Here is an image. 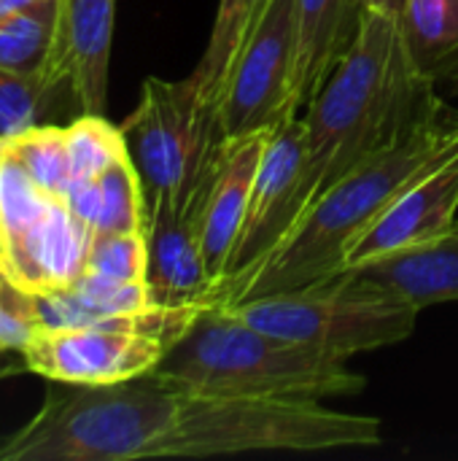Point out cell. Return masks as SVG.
Wrapping results in <instances>:
<instances>
[{
  "mask_svg": "<svg viewBox=\"0 0 458 461\" xmlns=\"http://www.w3.org/2000/svg\"><path fill=\"white\" fill-rule=\"evenodd\" d=\"M456 151L458 108L427 92L410 119L381 149L351 167L305 211L238 303L300 289L346 270L351 251L381 216Z\"/></svg>",
  "mask_w": 458,
  "mask_h": 461,
  "instance_id": "6da1fadb",
  "label": "cell"
},
{
  "mask_svg": "<svg viewBox=\"0 0 458 461\" xmlns=\"http://www.w3.org/2000/svg\"><path fill=\"white\" fill-rule=\"evenodd\" d=\"M427 92L432 84H424L408 62L400 16L362 11L354 43L302 111L297 221L332 184L381 149Z\"/></svg>",
  "mask_w": 458,
  "mask_h": 461,
  "instance_id": "7a4b0ae2",
  "label": "cell"
},
{
  "mask_svg": "<svg viewBox=\"0 0 458 461\" xmlns=\"http://www.w3.org/2000/svg\"><path fill=\"white\" fill-rule=\"evenodd\" d=\"M151 373L184 392L246 400L324 402L367 386L346 359L262 332L221 305H205Z\"/></svg>",
  "mask_w": 458,
  "mask_h": 461,
  "instance_id": "3957f363",
  "label": "cell"
},
{
  "mask_svg": "<svg viewBox=\"0 0 458 461\" xmlns=\"http://www.w3.org/2000/svg\"><path fill=\"white\" fill-rule=\"evenodd\" d=\"M232 311L262 332L340 359L408 340L421 313L362 267H346L300 289L254 297L232 305Z\"/></svg>",
  "mask_w": 458,
  "mask_h": 461,
  "instance_id": "277c9868",
  "label": "cell"
},
{
  "mask_svg": "<svg viewBox=\"0 0 458 461\" xmlns=\"http://www.w3.org/2000/svg\"><path fill=\"white\" fill-rule=\"evenodd\" d=\"M121 132L146 208L157 203L186 208L208 200L229 138L219 103L205 97L192 76L181 81L148 76Z\"/></svg>",
  "mask_w": 458,
  "mask_h": 461,
  "instance_id": "5b68a950",
  "label": "cell"
},
{
  "mask_svg": "<svg viewBox=\"0 0 458 461\" xmlns=\"http://www.w3.org/2000/svg\"><path fill=\"white\" fill-rule=\"evenodd\" d=\"M297 57L294 0H267L229 68L219 97L227 138L273 132L294 119L292 81Z\"/></svg>",
  "mask_w": 458,
  "mask_h": 461,
  "instance_id": "8992f818",
  "label": "cell"
},
{
  "mask_svg": "<svg viewBox=\"0 0 458 461\" xmlns=\"http://www.w3.org/2000/svg\"><path fill=\"white\" fill-rule=\"evenodd\" d=\"M302 138H305L302 116L286 119L270 132L235 251L229 257L221 284L213 292L211 305H221V308L235 305L243 289L251 284V278L265 267V262L278 251V246L294 230L297 186H300L302 154H305Z\"/></svg>",
  "mask_w": 458,
  "mask_h": 461,
  "instance_id": "52a82bcc",
  "label": "cell"
},
{
  "mask_svg": "<svg viewBox=\"0 0 458 461\" xmlns=\"http://www.w3.org/2000/svg\"><path fill=\"white\" fill-rule=\"evenodd\" d=\"M167 346L157 338L103 327H43L24 348L27 370L59 384L100 386L143 375Z\"/></svg>",
  "mask_w": 458,
  "mask_h": 461,
  "instance_id": "ba28073f",
  "label": "cell"
},
{
  "mask_svg": "<svg viewBox=\"0 0 458 461\" xmlns=\"http://www.w3.org/2000/svg\"><path fill=\"white\" fill-rule=\"evenodd\" d=\"M116 0H59L43 76L67 92L78 113L105 116Z\"/></svg>",
  "mask_w": 458,
  "mask_h": 461,
  "instance_id": "9c48e42d",
  "label": "cell"
},
{
  "mask_svg": "<svg viewBox=\"0 0 458 461\" xmlns=\"http://www.w3.org/2000/svg\"><path fill=\"white\" fill-rule=\"evenodd\" d=\"M202 208L157 203L146 208L148 270L146 286L154 305L162 308H205L213 300L216 281L202 257Z\"/></svg>",
  "mask_w": 458,
  "mask_h": 461,
  "instance_id": "30bf717a",
  "label": "cell"
},
{
  "mask_svg": "<svg viewBox=\"0 0 458 461\" xmlns=\"http://www.w3.org/2000/svg\"><path fill=\"white\" fill-rule=\"evenodd\" d=\"M458 213V151L413 184L381 221L356 243L348 267H362L386 254L427 243L456 224Z\"/></svg>",
  "mask_w": 458,
  "mask_h": 461,
  "instance_id": "8fae6325",
  "label": "cell"
},
{
  "mask_svg": "<svg viewBox=\"0 0 458 461\" xmlns=\"http://www.w3.org/2000/svg\"><path fill=\"white\" fill-rule=\"evenodd\" d=\"M267 138L270 132L229 138L224 146L219 173L208 192L202 208V257L216 286L221 284L229 257L235 251Z\"/></svg>",
  "mask_w": 458,
  "mask_h": 461,
  "instance_id": "7c38bea8",
  "label": "cell"
},
{
  "mask_svg": "<svg viewBox=\"0 0 458 461\" xmlns=\"http://www.w3.org/2000/svg\"><path fill=\"white\" fill-rule=\"evenodd\" d=\"M297 19V57L292 103L302 116L327 76L356 38L362 8L356 0H294Z\"/></svg>",
  "mask_w": 458,
  "mask_h": 461,
  "instance_id": "4fadbf2b",
  "label": "cell"
},
{
  "mask_svg": "<svg viewBox=\"0 0 458 461\" xmlns=\"http://www.w3.org/2000/svg\"><path fill=\"white\" fill-rule=\"evenodd\" d=\"M416 308L458 300V221L443 235L362 265Z\"/></svg>",
  "mask_w": 458,
  "mask_h": 461,
  "instance_id": "5bb4252c",
  "label": "cell"
},
{
  "mask_svg": "<svg viewBox=\"0 0 458 461\" xmlns=\"http://www.w3.org/2000/svg\"><path fill=\"white\" fill-rule=\"evenodd\" d=\"M65 203L94 232H143L146 227L143 186L130 154L111 162L92 181L73 184Z\"/></svg>",
  "mask_w": 458,
  "mask_h": 461,
  "instance_id": "9a60e30c",
  "label": "cell"
},
{
  "mask_svg": "<svg viewBox=\"0 0 458 461\" xmlns=\"http://www.w3.org/2000/svg\"><path fill=\"white\" fill-rule=\"evenodd\" d=\"M400 30L408 62L424 84L458 78V0H405Z\"/></svg>",
  "mask_w": 458,
  "mask_h": 461,
  "instance_id": "2e32d148",
  "label": "cell"
},
{
  "mask_svg": "<svg viewBox=\"0 0 458 461\" xmlns=\"http://www.w3.org/2000/svg\"><path fill=\"white\" fill-rule=\"evenodd\" d=\"M51 197L43 192L8 154L5 138H0V278H5L22 254L30 235L49 213Z\"/></svg>",
  "mask_w": 458,
  "mask_h": 461,
  "instance_id": "e0dca14e",
  "label": "cell"
},
{
  "mask_svg": "<svg viewBox=\"0 0 458 461\" xmlns=\"http://www.w3.org/2000/svg\"><path fill=\"white\" fill-rule=\"evenodd\" d=\"M251 16H254V0H219L208 46H205L197 68L189 73L194 78V84L200 86V92L216 103L221 97L229 68L246 41Z\"/></svg>",
  "mask_w": 458,
  "mask_h": 461,
  "instance_id": "ac0fdd59",
  "label": "cell"
},
{
  "mask_svg": "<svg viewBox=\"0 0 458 461\" xmlns=\"http://www.w3.org/2000/svg\"><path fill=\"white\" fill-rule=\"evenodd\" d=\"M8 154L16 165L51 197L67 194L73 176H70V154H67V132L65 127L54 124H35L16 135L5 138Z\"/></svg>",
  "mask_w": 458,
  "mask_h": 461,
  "instance_id": "d6986e66",
  "label": "cell"
},
{
  "mask_svg": "<svg viewBox=\"0 0 458 461\" xmlns=\"http://www.w3.org/2000/svg\"><path fill=\"white\" fill-rule=\"evenodd\" d=\"M59 0L38 5L32 11L0 19V68L16 73H40L57 24Z\"/></svg>",
  "mask_w": 458,
  "mask_h": 461,
  "instance_id": "ffe728a7",
  "label": "cell"
},
{
  "mask_svg": "<svg viewBox=\"0 0 458 461\" xmlns=\"http://www.w3.org/2000/svg\"><path fill=\"white\" fill-rule=\"evenodd\" d=\"M65 132H67V154H70L73 184L92 181L111 162L130 154L121 127H113L105 116L81 113L65 127Z\"/></svg>",
  "mask_w": 458,
  "mask_h": 461,
  "instance_id": "44dd1931",
  "label": "cell"
},
{
  "mask_svg": "<svg viewBox=\"0 0 458 461\" xmlns=\"http://www.w3.org/2000/svg\"><path fill=\"white\" fill-rule=\"evenodd\" d=\"M59 95L67 92L49 84L43 73H16L0 68V138L40 124L51 100Z\"/></svg>",
  "mask_w": 458,
  "mask_h": 461,
  "instance_id": "7402d4cb",
  "label": "cell"
},
{
  "mask_svg": "<svg viewBox=\"0 0 458 461\" xmlns=\"http://www.w3.org/2000/svg\"><path fill=\"white\" fill-rule=\"evenodd\" d=\"M86 270L119 278V281H146L148 246L143 232H94L89 246Z\"/></svg>",
  "mask_w": 458,
  "mask_h": 461,
  "instance_id": "603a6c76",
  "label": "cell"
},
{
  "mask_svg": "<svg viewBox=\"0 0 458 461\" xmlns=\"http://www.w3.org/2000/svg\"><path fill=\"white\" fill-rule=\"evenodd\" d=\"M43 327L38 297L0 278V348L24 354Z\"/></svg>",
  "mask_w": 458,
  "mask_h": 461,
  "instance_id": "cb8c5ba5",
  "label": "cell"
},
{
  "mask_svg": "<svg viewBox=\"0 0 458 461\" xmlns=\"http://www.w3.org/2000/svg\"><path fill=\"white\" fill-rule=\"evenodd\" d=\"M19 373H30L27 370V359L22 351H3L0 348V381H8Z\"/></svg>",
  "mask_w": 458,
  "mask_h": 461,
  "instance_id": "d4e9b609",
  "label": "cell"
},
{
  "mask_svg": "<svg viewBox=\"0 0 458 461\" xmlns=\"http://www.w3.org/2000/svg\"><path fill=\"white\" fill-rule=\"evenodd\" d=\"M46 3H51V0H0V19H8V16L32 11L38 5H46Z\"/></svg>",
  "mask_w": 458,
  "mask_h": 461,
  "instance_id": "484cf974",
  "label": "cell"
},
{
  "mask_svg": "<svg viewBox=\"0 0 458 461\" xmlns=\"http://www.w3.org/2000/svg\"><path fill=\"white\" fill-rule=\"evenodd\" d=\"M362 11H381V14H391L400 16L405 8V0H356Z\"/></svg>",
  "mask_w": 458,
  "mask_h": 461,
  "instance_id": "4316f807",
  "label": "cell"
},
{
  "mask_svg": "<svg viewBox=\"0 0 458 461\" xmlns=\"http://www.w3.org/2000/svg\"><path fill=\"white\" fill-rule=\"evenodd\" d=\"M265 5H267V0H254V16H251V24H254V22H256V16L265 11ZM248 30H251V27H248Z\"/></svg>",
  "mask_w": 458,
  "mask_h": 461,
  "instance_id": "83f0119b",
  "label": "cell"
}]
</instances>
